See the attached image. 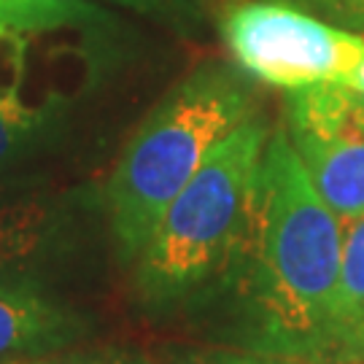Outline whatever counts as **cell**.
I'll return each mask as SVG.
<instances>
[{"mask_svg":"<svg viewBox=\"0 0 364 364\" xmlns=\"http://www.w3.org/2000/svg\"><path fill=\"white\" fill-rule=\"evenodd\" d=\"M65 237V213L52 203L22 200L0 205V281H36Z\"/></svg>","mask_w":364,"mask_h":364,"instance_id":"obj_7","label":"cell"},{"mask_svg":"<svg viewBox=\"0 0 364 364\" xmlns=\"http://www.w3.org/2000/svg\"><path fill=\"white\" fill-rule=\"evenodd\" d=\"M16 364H135V362H97V359H33V362H16Z\"/></svg>","mask_w":364,"mask_h":364,"instance_id":"obj_13","label":"cell"},{"mask_svg":"<svg viewBox=\"0 0 364 364\" xmlns=\"http://www.w3.org/2000/svg\"><path fill=\"white\" fill-rule=\"evenodd\" d=\"M221 36L243 73L287 92L346 84L364 60L359 33L275 0L230 9L221 22Z\"/></svg>","mask_w":364,"mask_h":364,"instance_id":"obj_4","label":"cell"},{"mask_svg":"<svg viewBox=\"0 0 364 364\" xmlns=\"http://www.w3.org/2000/svg\"><path fill=\"white\" fill-rule=\"evenodd\" d=\"M251 117L254 95L232 68L203 65L165 95L124 146L105 186L111 232L124 257L141 254L170 200Z\"/></svg>","mask_w":364,"mask_h":364,"instance_id":"obj_2","label":"cell"},{"mask_svg":"<svg viewBox=\"0 0 364 364\" xmlns=\"http://www.w3.org/2000/svg\"><path fill=\"white\" fill-rule=\"evenodd\" d=\"M294 3L321 14L326 22L343 30L364 33V0H294Z\"/></svg>","mask_w":364,"mask_h":364,"instance_id":"obj_10","label":"cell"},{"mask_svg":"<svg viewBox=\"0 0 364 364\" xmlns=\"http://www.w3.org/2000/svg\"><path fill=\"white\" fill-rule=\"evenodd\" d=\"M81 332L84 321L49 297L38 281H0V364L54 356Z\"/></svg>","mask_w":364,"mask_h":364,"instance_id":"obj_6","label":"cell"},{"mask_svg":"<svg viewBox=\"0 0 364 364\" xmlns=\"http://www.w3.org/2000/svg\"><path fill=\"white\" fill-rule=\"evenodd\" d=\"M6 27L0 25V36ZM41 124V117L22 100L19 78L0 81V165H6L27 144Z\"/></svg>","mask_w":364,"mask_h":364,"instance_id":"obj_9","label":"cell"},{"mask_svg":"<svg viewBox=\"0 0 364 364\" xmlns=\"http://www.w3.org/2000/svg\"><path fill=\"white\" fill-rule=\"evenodd\" d=\"M267 141L259 119L243 122L162 210L135 257L138 289L151 305H178L224 284L248 232Z\"/></svg>","mask_w":364,"mask_h":364,"instance_id":"obj_3","label":"cell"},{"mask_svg":"<svg viewBox=\"0 0 364 364\" xmlns=\"http://www.w3.org/2000/svg\"><path fill=\"white\" fill-rule=\"evenodd\" d=\"M114 3L149 14H181L183 6H186V0H114Z\"/></svg>","mask_w":364,"mask_h":364,"instance_id":"obj_12","label":"cell"},{"mask_svg":"<svg viewBox=\"0 0 364 364\" xmlns=\"http://www.w3.org/2000/svg\"><path fill=\"white\" fill-rule=\"evenodd\" d=\"M364 362V213L343 221L335 302V364Z\"/></svg>","mask_w":364,"mask_h":364,"instance_id":"obj_8","label":"cell"},{"mask_svg":"<svg viewBox=\"0 0 364 364\" xmlns=\"http://www.w3.org/2000/svg\"><path fill=\"white\" fill-rule=\"evenodd\" d=\"M343 219L316 192L287 130L270 135L243 246L221 287L257 353L335 364Z\"/></svg>","mask_w":364,"mask_h":364,"instance_id":"obj_1","label":"cell"},{"mask_svg":"<svg viewBox=\"0 0 364 364\" xmlns=\"http://www.w3.org/2000/svg\"><path fill=\"white\" fill-rule=\"evenodd\" d=\"M287 135L316 192L343 221L364 213V95L346 84L289 92Z\"/></svg>","mask_w":364,"mask_h":364,"instance_id":"obj_5","label":"cell"},{"mask_svg":"<svg viewBox=\"0 0 364 364\" xmlns=\"http://www.w3.org/2000/svg\"><path fill=\"white\" fill-rule=\"evenodd\" d=\"M346 87H351V90L362 92L364 95V60L359 63V65L353 68V73L348 76V81H346Z\"/></svg>","mask_w":364,"mask_h":364,"instance_id":"obj_14","label":"cell"},{"mask_svg":"<svg viewBox=\"0 0 364 364\" xmlns=\"http://www.w3.org/2000/svg\"><path fill=\"white\" fill-rule=\"evenodd\" d=\"M189 364H308L299 359H287V356H273V353H210L192 359Z\"/></svg>","mask_w":364,"mask_h":364,"instance_id":"obj_11","label":"cell"}]
</instances>
